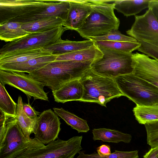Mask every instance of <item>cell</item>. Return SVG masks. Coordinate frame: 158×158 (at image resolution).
<instances>
[{"instance_id":"6da1fadb","label":"cell","mask_w":158,"mask_h":158,"mask_svg":"<svg viewBox=\"0 0 158 158\" xmlns=\"http://www.w3.org/2000/svg\"><path fill=\"white\" fill-rule=\"evenodd\" d=\"M93 62L54 61L28 75L54 91L69 81L81 78Z\"/></svg>"},{"instance_id":"7a4b0ae2","label":"cell","mask_w":158,"mask_h":158,"mask_svg":"<svg viewBox=\"0 0 158 158\" xmlns=\"http://www.w3.org/2000/svg\"><path fill=\"white\" fill-rule=\"evenodd\" d=\"M92 11L82 26L77 31L83 38L103 36L112 30H118L120 21L115 15L114 1L91 0Z\"/></svg>"},{"instance_id":"3957f363","label":"cell","mask_w":158,"mask_h":158,"mask_svg":"<svg viewBox=\"0 0 158 158\" xmlns=\"http://www.w3.org/2000/svg\"><path fill=\"white\" fill-rule=\"evenodd\" d=\"M82 136H75L67 140L58 139L46 145L34 138L12 158H74L81 151Z\"/></svg>"},{"instance_id":"277c9868","label":"cell","mask_w":158,"mask_h":158,"mask_svg":"<svg viewBox=\"0 0 158 158\" xmlns=\"http://www.w3.org/2000/svg\"><path fill=\"white\" fill-rule=\"evenodd\" d=\"M135 18L127 34L139 44L138 51L158 60V21L149 8Z\"/></svg>"},{"instance_id":"5b68a950","label":"cell","mask_w":158,"mask_h":158,"mask_svg":"<svg viewBox=\"0 0 158 158\" xmlns=\"http://www.w3.org/2000/svg\"><path fill=\"white\" fill-rule=\"evenodd\" d=\"M81 79L84 93L80 102L96 103L106 107L111 99L123 96L114 79L97 74L90 69Z\"/></svg>"},{"instance_id":"8992f818","label":"cell","mask_w":158,"mask_h":158,"mask_svg":"<svg viewBox=\"0 0 158 158\" xmlns=\"http://www.w3.org/2000/svg\"><path fill=\"white\" fill-rule=\"evenodd\" d=\"M124 96L139 106H158V87L133 73L114 79Z\"/></svg>"},{"instance_id":"52a82bcc","label":"cell","mask_w":158,"mask_h":158,"mask_svg":"<svg viewBox=\"0 0 158 158\" xmlns=\"http://www.w3.org/2000/svg\"><path fill=\"white\" fill-rule=\"evenodd\" d=\"M98 47L103 55L91 64L90 69L94 73L114 79L121 76L133 73L132 53Z\"/></svg>"},{"instance_id":"ba28073f","label":"cell","mask_w":158,"mask_h":158,"mask_svg":"<svg viewBox=\"0 0 158 158\" xmlns=\"http://www.w3.org/2000/svg\"><path fill=\"white\" fill-rule=\"evenodd\" d=\"M68 30L62 25L44 32L32 33L8 42L0 50V59L11 54L28 50L44 48L61 39L64 32Z\"/></svg>"},{"instance_id":"9c48e42d","label":"cell","mask_w":158,"mask_h":158,"mask_svg":"<svg viewBox=\"0 0 158 158\" xmlns=\"http://www.w3.org/2000/svg\"><path fill=\"white\" fill-rule=\"evenodd\" d=\"M51 1L0 0V24L9 22L24 23L45 10Z\"/></svg>"},{"instance_id":"30bf717a","label":"cell","mask_w":158,"mask_h":158,"mask_svg":"<svg viewBox=\"0 0 158 158\" xmlns=\"http://www.w3.org/2000/svg\"><path fill=\"white\" fill-rule=\"evenodd\" d=\"M0 83L19 89L28 98L48 101L44 85L24 73L8 72L0 69Z\"/></svg>"},{"instance_id":"8fae6325","label":"cell","mask_w":158,"mask_h":158,"mask_svg":"<svg viewBox=\"0 0 158 158\" xmlns=\"http://www.w3.org/2000/svg\"><path fill=\"white\" fill-rule=\"evenodd\" d=\"M26 139L15 118L8 119L3 137L0 139V158H12L31 142Z\"/></svg>"},{"instance_id":"7c38bea8","label":"cell","mask_w":158,"mask_h":158,"mask_svg":"<svg viewBox=\"0 0 158 158\" xmlns=\"http://www.w3.org/2000/svg\"><path fill=\"white\" fill-rule=\"evenodd\" d=\"M60 124L54 111L51 109L44 111L38 117L35 138L44 145L55 140L60 131Z\"/></svg>"},{"instance_id":"4fadbf2b","label":"cell","mask_w":158,"mask_h":158,"mask_svg":"<svg viewBox=\"0 0 158 158\" xmlns=\"http://www.w3.org/2000/svg\"><path fill=\"white\" fill-rule=\"evenodd\" d=\"M133 73L158 87V60L138 52L132 53Z\"/></svg>"},{"instance_id":"5bb4252c","label":"cell","mask_w":158,"mask_h":158,"mask_svg":"<svg viewBox=\"0 0 158 158\" xmlns=\"http://www.w3.org/2000/svg\"><path fill=\"white\" fill-rule=\"evenodd\" d=\"M70 8L63 26L68 30L77 31L83 25L92 10V3L90 0H69Z\"/></svg>"},{"instance_id":"9a60e30c","label":"cell","mask_w":158,"mask_h":158,"mask_svg":"<svg viewBox=\"0 0 158 158\" xmlns=\"http://www.w3.org/2000/svg\"><path fill=\"white\" fill-rule=\"evenodd\" d=\"M81 78L70 81L56 91H52L54 101L63 103L70 101H80L84 93Z\"/></svg>"},{"instance_id":"2e32d148","label":"cell","mask_w":158,"mask_h":158,"mask_svg":"<svg viewBox=\"0 0 158 158\" xmlns=\"http://www.w3.org/2000/svg\"><path fill=\"white\" fill-rule=\"evenodd\" d=\"M58 56L51 55L31 59L24 62L0 65V69L8 72H30L39 69L54 61Z\"/></svg>"},{"instance_id":"e0dca14e","label":"cell","mask_w":158,"mask_h":158,"mask_svg":"<svg viewBox=\"0 0 158 158\" xmlns=\"http://www.w3.org/2000/svg\"><path fill=\"white\" fill-rule=\"evenodd\" d=\"M94 45V42L91 40L77 41L63 40L60 39L44 48L51 52L52 55L58 56L88 48Z\"/></svg>"},{"instance_id":"ac0fdd59","label":"cell","mask_w":158,"mask_h":158,"mask_svg":"<svg viewBox=\"0 0 158 158\" xmlns=\"http://www.w3.org/2000/svg\"><path fill=\"white\" fill-rule=\"evenodd\" d=\"M69 8V0H51L45 10L27 19L25 23L53 16L60 17L65 21L67 18Z\"/></svg>"},{"instance_id":"d6986e66","label":"cell","mask_w":158,"mask_h":158,"mask_svg":"<svg viewBox=\"0 0 158 158\" xmlns=\"http://www.w3.org/2000/svg\"><path fill=\"white\" fill-rule=\"evenodd\" d=\"M103 54L94 45L91 47L58 56L55 61H94L102 57Z\"/></svg>"},{"instance_id":"ffe728a7","label":"cell","mask_w":158,"mask_h":158,"mask_svg":"<svg viewBox=\"0 0 158 158\" xmlns=\"http://www.w3.org/2000/svg\"><path fill=\"white\" fill-rule=\"evenodd\" d=\"M23 103L20 96L18 97L15 118L17 124L24 136L28 141L31 139V134L35 133L38 117L34 119L29 117L24 112L23 109Z\"/></svg>"},{"instance_id":"44dd1931","label":"cell","mask_w":158,"mask_h":158,"mask_svg":"<svg viewBox=\"0 0 158 158\" xmlns=\"http://www.w3.org/2000/svg\"><path fill=\"white\" fill-rule=\"evenodd\" d=\"M151 0H114V9L128 17L136 15L144 9L148 8Z\"/></svg>"},{"instance_id":"7402d4cb","label":"cell","mask_w":158,"mask_h":158,"mask_svg":"<svg viewBox=\"0 0 158 158\" xmlns=\"http://www.w3.org/2000/svg\"><path fill=\"white\" fill-rule=\"evenodd\" d=\"M64 22L60 17L53 16L23 23L21 27L24 30L31 33L41 32L62 25Z\"/></svg>"},{"instance_id":"603a6c76","label":"cell","mask_w":158,"mask_h":158,"mask_svg":"<svg viewBox=\"0 0 158 158\" xmlns=\"http://www.w3.org/2000/svg\"><path fill=\"white\" fill-rule=\"evenodd\" d=\"M94 140H101L103 142L118 143L123 142L129 143L132 139L130 134L124 133L115 130L105 128L94 129L92 130Z\"/></svg>"},{"instance_id":"cb8c5ba5","label":"cell","mask_w":158,"mask_h":158,"mask_svg":"<svg viewBox=\"0 0 158 158\" xmlns=\"http://www.w3.org/2000/svg\"><path fill=\"white\" fill-rule=\"evenodd\" d=\"M23 24L16 22H9L0 24V40L9 42L31 33L22 28Z\"/></svg>"},{"instance_id":"d4e9b609","label":"cell","mask_w":158,"mask_h":158,"mask_svg":"<svg viewBox=\"0 0 158 158\" xmlns=\"http://www.w3.org/2000/svg\"><path fill=\"white\" fill-rule=\"evenodd\" d=\"M52 55L44 48L28 50L11 54L0 59V65L24 62L31 59Z\"/></svg>"},{"instance_id":"484cf974","label":"cell","mask_w":158,"mask_h":158,"mask_svg":"<svg viewBox=\"0 0 158 158\" xmlns=\"http://www.w3.org/2000/svg\"><path fill=\"white\" fill-rule=\"evenodd\" d=\"M54 112L57 115L63 119L66 123L71 127L76 130L78 133L87 132L89 130L87 121L75 114L64 110L53 108Z\"/></svg>"},{"instance_id":"4316f807","label":"cell","mask_w":158,"mask_h":158,"mask_svg":"<svg viewBox=\"0 0 158 158\" xmlns=\"http://www.w3.org/2000/svg\"><path fill=\"white\" fill-rule=\"evenodd\" d=\"M93 41L94 44L98 47L128 53H132L140 46L139 44L137 42L107 40Z\"/></svg>"},{"instance_id":"83f0119b","label":"cell","mask_w":158,"mask_h":158,"mask_svg":"<svg viewBox=\"0 0 158 158\" xmlns=\"http://www.w3.org/2000/svg\"><path fill=\"white\" fill-rule=\"evenodd\" d=\"M133 111L136 119L142 124L158 120V106H139L136 105Z\"/></svg>"},{"instance_id":"f1b7e54d","label":"cell","mask_w":158,"mask_h":158,"mask_svg":"<svg viewBox=\"0 0 158 158\" xmlns=\"http://www.w3.org/2000/svg\"><path fill=\"white\" fill-rule=\"evenodd\" d=\"M17 104L12 99L5 85L0 83V110L9 118H15Z\"/></svg>"},{"instance_id":"f546056e","label":"cell","mask_w":158,"mask_h":158,"mask_svg":"<svg viewBox=\"0 0 158 158\" xmlns=\"http://www.w3.org/2000/svg\"><path fill=\"white\" fill-rule=\"evenodd\" d=\"M78 154L79 156L76 158H139L137 150L131 152L115 150V152L110 154L104 156H100L95 152L88 154L80 151Z\"/></svg>"},{"instance_id":"4dcf8cb0","label":"cell","mask_w":158,"mask_h":158,"mask_svg":"<svg viewBox=\"0 0 158 158\" xmlns=\"http://www.w3.org/2000/svg\"><path fill=\"white\" fill-rule=\"evenodd\" d=\"M89 40L93 41L107 40L137 42L134 38L122 34L117 29L113 30L105 35L92 38Z\"/></svg>"},{"instance_id":"1f68e13d","label":"cell","mask_w":158,"mask_h":158,"mask_svg":"<svg viewBox=\"0 0 158 158\" xmlns=\"http://www.w3.org/2000/svg\"><path fill=\"white\" fill-rule=\"evenodd\" d=\"M147 134V143L151 148L158 147V120L144 124Z\"/></svg>"},{"instance_id":"d6a6232c","label":"cell","mask_w":158,"mask_h":158,"mask_svg":"<svg viewBox=\"0 0 158 158\" xmlns=\"http://www.w3.org/2000/svg\"><path fill=\"white\" fill-rule=\"evenodd\" d=\"M23 109L27 115L31 118H35L38 117V115H39L40 114V112L36 111L29 103L23 104Z\"/></svg>"},{"instance_id":"836d02e7","label":"cell","mask_w":158,"mask_h":158,"mask_svg":"<svg viewBox=\"0 0 158 158\" xmlns=\"http://www.w3.org/2000/svg\"><path fill=\"white\" fill-rule=\"evenodd\" d=\"M148 8L151 10L158 21V0H151L149 3Z\"/></svg>"},{"instance_id":"e575fe53","label":"cell","mask_w":158,"mask_h":158,"mask_svg":"<svg viewBox=\"0 0 158 158\" xmlns=\"http://www.w3.org/2000/svg\"><path fill=\"white\" fill-rule=\"evenodd\" d=\"M97 152L100 156L106 155L111 153L110 147L106 145H102L98 147Z\"/></svg>"},{"instance_id":"d590c367","label":"cell","mask_w":158,"mask_h":158,"mask_svg":"<svg viewBox=\"0 0 158 158\" xmlns=\"http://www.w3.org/2000/svg\"><path fill=\"white\" fill-rule=\"evenodd\" d=\"M143 158H158V147L151 148L143 156Z\"/></svg>"}]
</instances>
